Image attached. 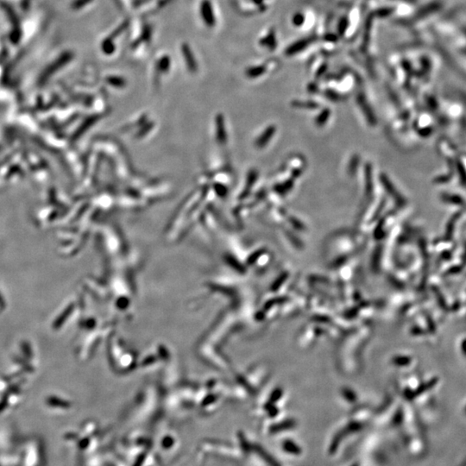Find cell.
Listing matches in <instances>:
<instances>
[{"instance_id": "obj_4", "label": "cell", "mask_w": 466, "mask_h": 466, "mask_svg": "<svg viewBox=\"0 0 466 466\" xmlns=\"http://www.w3.org/2000/svg\"><path fill=\"white\" fill-rule=\"evenodd\" d=\"M329 114H330V113H329L328 110H324V112H322V114H320V117L318 118L317 124H320H320H324V123H325V122H326V120L328 119Z\"/></svg>"}, {"instance_id": "obj_1", "label": "cell", "mask_w": 466, "mask_h": 466, "mask_svg": "<svg viewBox=\"0 0 466 466\" xmlns=\"http://www.w3.org/2000/svg\"><path fill=\"white\" fill-rule=\"evenodd\" d=\"M201 11H202V19L204 21L205 24L209 27L214 26L216 23L215 16L213 14V6L209 0L202 1Z\"/></svg>"}, {"instance_id": "obj_2", "label": "cell", "mask_w": 466, "mask_h": 466, "mask_svg": "<svg viewBox=\"0 0 466 466\" xmlns=\"http://www.w3.org/2000/svg\"><path fill=\"white\" fill-rule=\"evenodd\" d=\"M182 53L185 57L186 61L188 62V66L190 68H193V66L194 68V58L193 57V54H192L190 48L188 47V45H184L182 47Z\"/></svg>"}, {"instance_id": "obj_3", "label": "cell", "mask_w": 466, "mask_h": 466, "mask_svg": "<svg viewBox=\"0 0 466 466\" xmlns=\"http://www.w3.org/2000/svg\"><path fill=\"white\" fill-rule=\"evenodd\" d=\"M274 133H275V127L273 126L269 127L267 130H265L264 134L261 137V139H260L261 146H262V144H267L268 141L271 139V137L274 135Z\"/></svg>"}]
</instances>
